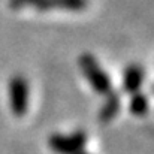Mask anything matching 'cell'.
<instances>
[{"instance_id": "cell-1", "label": "cell", "mask_w": 154, "mask_h": 154, "mask_svg": "<svg viewBox=\"0 0 154 154\" xmlns=\"http://www.w3.org/2000/svg\"><path fill=\"white\" fill-rule=\"evenodd\" d=\"M78 67L81 73L85 76L90 87L97 93L105 96L112 90V81L109 73L100 66L97 58L90 52H82L78 58Z\"/></svg>"}, {"instance_id": "cell-2", "label": "cell", "mask_w": 154, "mask_h": 154, "mask_svg": "<svg viewBox=\"0 0 154 154\" xmlns=\"http://www.w3.org/2000/svg\"><path fill=\"white\" fill-rule=\"evenodd\" d=\"M90 0H9V6L18 9H35L41 12L48 11H66V12H82L87 9Z\"/></svg>"}, {"instance_id": "cell-3", "label": "cell", "mask_w": 154, "mask_h": 154, "mask_svg": "<svg viewBox=\"0 0 154 154\" xmlns=\"http://www.w3.org/2000/svg\"><path fill=\"white\" fill-rule=\"evenodd\" d=\"M8 100L12 114L17 118H23L29 111L30 85L26 76L14 75L8 81Z\"/></svg>"}, {"instance_id": "cell-4", "label": "cell", "mask_w": 154, "mask_h": 154, "mask_svg": "<svg viewBox=\"0 0 154 154\" xmlns=\"http://www.w3.org/2000/svg\"><path fill=\"white\" fill-rule=\"evenodd\" d=\"M87 139V132L79 129L67 135L54 133L48 138V145L55 154H76L85 148Z\"/></svg>"}, {"instance_id": "cell-5", "label": "cell", "mask_w": 154, "mask_h": 154, "mask_svg": "<svg viewBox=\"0 0 154 154\" xmlns=\"http://www.w3.org/2000/svg\"><path fill=\"white\" fill-rule=\"evenodd\" d=\"M145 78V70L136 63L127 64L123 72V90L127 94H133L141 90Z\"/></svg>"}, {"instance_id": "cell-6", "label": "cell", "mask_w": 154, "mask_h": 154, "mask_svg": "<svg viewBox=\"0 0 154 154\" xmlns=\"http://www.w3.org/2000/svg\"><path fill=\"white\" fill-rule=\"evenodd\" d=\"M121 109V94L111 90L105 94V102L99 109V120L102 123H111Z\"/></svg>"}, {"instance_id": "cell-7", "label": "cell", "mask_w": 154, "mask_h": 154, "mask_svg": "<svg viewBox=\"0 0 154 154\" xmlns=\"http://www.w3.org/2000/svg\"><path fill=\"white\" fill-rule=\"evenodd\" d=\"M129 109L133 115L144 117L148 112V97L141 91L133 93L130 97V102H129Z\"/></svg>"}, {"instance_id": "cell-8", "label": "cell", "mask_w": 154, "mask_h": 154, "mask_svg": "<svg viewBox=\"0 0 154 154\" xmlns=\"http://www.w3.org/2000/svg\"><path fill=\"white\" fill-rule=\"evenodd\" d=\"M76 154H91V153H88V151H85V150H81V151H78Z\"/></svg>"}]
</instances>
